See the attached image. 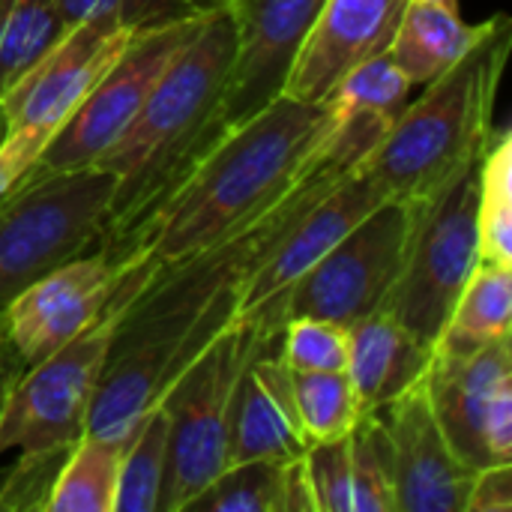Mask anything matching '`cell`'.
<instances>
[{"instance_id": "6da1fadb", "label": "cell", "mask_w": 512, "mask_h": 512, "mask_svg": "<svg viewBox=\"0 0 512 512\" xmlns=\"http://www.w3.org/2000/svg\"><path fill=\"white\" fill-rule=\"evenodd\" d=\"M390 120L339 117L333 135L303 177L261 216L222 240L147 276L117 315L108 357L93 393L87 432L132 435L171 381L231 321L255 270L273 255L297 219L375 150Z\"/></svg>"}, {"instance_id": "7a4b0ae2", "label": "cell", "mask_w": 512, "mask_h": 512, "mask_svg": "<svg viewBox=\"0 0 512 512\" xmlns=\"http://www.w3.org/2000/svg\"><path fill=\"white\" fill-rule=\"evenodd\" d=\"M339 114L279 93L201 156L189 177L135 228L117 261L150 273L174 264L273 207L312 165Z\"/></svg>"}, {"instance_id": "3957f363", "label": "cell", "mask_w": 512, "mask_h": 512, "mask_svg": "<svg viewBox=\"0 0 512 512\" xmlns=\"http://www.w3.org/2000/svg\"><path fill=\"white\" fill-rule=\"evenodd\" d=\"M234 60L237 24L231 9L216 3L171 57L129 129L96 162L114 177L105 234L96 243L114 261L135 228L228 132L222 102Z\"/></svg>"}, {"instance_id": "277c9868", "label": "cell", "mask_w": 512, "mask_h": 512, "mask_svg": "<svg viewBox=\"0 0 512 512\" xmlns=\"http://www.w3.org/2000/svg\"><path fill=\"white\" fill-rule=\"evenodd\" d=\"M510 45V15H495L486 36L387 126L363 159L387 198L423 204L483 159Z\"/></svg>"}, {"instance_id": "5b68a950", "label": "cell", "mask_w": 512, "mask_h": 512, "mask_svg": "<svg viewBox=\"0 0 512 512\" xmlns=\"http://www.w3.org/2000/svg\"><path fill=\"white\" fill-rule=\"evenodd\" d=\"M147 276L150 270L138 261H126L105 315L69 345L24 369L12 384L0 414V456L15 453V465L0 483V510H45V498L63 459L87 432L117 315Z\"/></svg>"}, {"instance_id": "8992f818", "label": "cell", "mask_w": 512, "mask_h": 512, "mask_svg": "<svg viewBox=\"0 0 512 512\" xmlns=\"http://www.w3.org/2000/svg\"><path fill=\"white\" fill-rule=\"evenodd\" d=\"M114 177L96 165L33 174L0 201V312L105 234Z\"/></svg>"}, {"instance_id": "52a82bcc", "label": "cell", "mask_w": 512, "mask_h": 512, "mask_svg": "<svg viewBox=\"0 0 512 512\" xmlns=\"http://www.w3.org/2000/svg\"><path fill=\"white\" fill-rule=\"evenodd\" d=\"M417 207L387 198L363 216L330 252H324L264 318H243L258 327H285L291 318H324L351 327L384 309L408 258Z\"/></svg>"}, {"instance_id": "ba28073f", "label": "cell", "mask_w": 512, "mask_h": 512, "mask_svg": "<svg viewBox=\"0 0 512 512\" xmlns=\"http://www.w3.org/2000/svg\"><path fill=\"white\" fill-rule=\"evenodd\" d=\"M258 330L231 321L162 393L168 414V468L159 512H186L189 501L228 465V405Z\"/></svg>"}, {"instance_id": "9c48e42d", "label": "cell", "mask_w": 512, "mask_h": 512, "mask_svg": "<svg viewBox=\"0 0 512 512\" xmlns=\"http://www.w3.org/2000/svg\"><path fill=\"white\" fill-rule=\"evenodd\" d=\"M477 168L459 174L450 186L417 207L402 276L387 300V312L435 348L450 312L480 264L477 237Z\"/></svg>"}, {"instance_id": "30bf717a", "label": "cell", "mask_w": 512, "mask_h": 512, "mask_svg": "<svg viewBox=\"0 0 512 512\" xmlns=\"http://www.w3.org/2000/svg\"><path fill=\"white\" fill-rule=\"evenodd\" d=\"M204 12L138 33L114 60V66L96 81V87L78 102V108L60 123V129L45 141L33 174L96 165L102 153L129 129V123L147 102L153 84L171 63V57L183 48V42L192 36Z\"/></svg>"}, {"instance_id": "8fae6325", "label": "cell", "mask_w": 512, "mask_h": 512, "mask_svg": "<svg viewBox=\"0 0 512 512\" xmlns=\"http://www.w3.org/2000/svg\"><path fill=\"white\" fill-rule=\"evenodd\" d=\"M423 384L444 438L471 471L512 462V336L468 354L435 351Z\"/></svg>"}, {"instance_id": "7c38bea8", "label": "cell", "mask_w": 512, "mask_h": 512, "mask_svg": "<svg viewBox=\"0 0 512 512\" xmlns=\"http://www.w3.org/2000/svg\"><path fill=\"white\" fill-rule=\"evenodd\" d=\"M363 417L378 441L396 512H465L474 471L444 438L423 381Z\"/></svg>"}, {"instance_id": "4fadbf2b", "label": "cell", "mask_w": 512, "mask_h": 512, "mask_svg": "<svg viewBox=\"0 0 512 512\" xmlns=\"http://www.w3.org/2000/svg\"><path fill=\"white\" fill-rule=\"evenodd\" d=\"M126 261H114L105 249L81 252L33 285H27L3 312V333L24 369L42 363L87 327H93L114 300Z\"/></svg>"}, {"instance_id": "5bb4252c", "label": "cell", "mask_w": 512, "mask_h": 512, "mask_svg": "<svg viewBox=\"0 0 512 512\" xmlns=\"http://www.w3.org/2000/svg\"><path fill=\"white\" fill-rule=\"evenodd\" d=\"M252 324V321H249ZM228 405V465L249 459L288 462L306 453L291 369L282 357V327H258Z\"/></svg>"}, {"instance_id": "9a60e30c", "label": "cell", "mask_w": 512, "mask_h": 512, "mask_svg": "<svg viewBox=\"0 0 512 512\" xmlns=\"http://www.w3.org/2000/svg\"><path fill=\"white\" fill-rule=\"evenodd\" d=\"M237 24V60L222 102L225 129L273 102L324 0H222Z\"/></svg>"}, {"instance_id": "2e32d148", "label": "cell", "mask_w": 512, "mask_h": 512, "mask_svg": "<svg viewBox=\"0 0 512 512\" xmlns=\"http://www.w3.org/2000/svg\"><path fill=\"white\" fill-rule=\"evenodd\" d=\"M408 3L411 0H324L291 60L282 93L324 105L357 63L390 51Z\"/></svg>"}, {"instance_id": "e0dca14e", "label": "cell", "mask_w": 512, "mask_h": 512, "mask_svg": "<svg viewBox=\"0 0 512 512\" xmlns=\"http://www.w3.org/2000/svg\"><path fill=\"white\" fill-rule=\"evenodd\" d=\"M135 36L138 33L102 24L72 27L15 87L3 93L0 108L6 126L54 135Z\"/></svg>"}, {"instance_id": "ac0fdd59", "label": "cell", "mask_w": 512, "mask_h": 512, "mask_svg": "<svg viewBox=\"0 0 512 512\" xmlns=\"http://www.w3.org/2000/svg\"><path fill=\"white\" fill-rule=\"evenodd\" d=\"M381 201H387V195L363 165L327 189L255 270L243 291L237 318H264L294 285V279L303 276L324 252H330Z\"/></svg>"}, {"instance_id": "d6986e66", "label": "cell", "mask_w": 512, "mask_h": 512, "mask_svg": "<svg viewBox=\"0 0 512 512\" xmlns=\"http://www.w3.org/2000/svg\"><path fill=\"white\" fill-rule=\"evenodd\" d=\"M432 357L435 348L408 333L387 309H378L369 318L351 324L345 372L357 390L363 414L417 387L426 378Z\"/></svg>"}, {"instance_id": "ffe728a7", "label": "cell", "mask_w": 512, "mask_h": 512, "mask_svg": "<svg viewBox=\"0 0 512 512\" xmlns=\"http://www.w3.org/2000/svg\"><path fill=\"white\" fill-rule=\"evenodd\" d=\"M303 459L318 512H396L393 486L366 417L342 438L309 444Z\"/></svg>"}, {"instance_id": "44dd1931", "label": "cell", "mask_w": 512, "mask_h": 512, "mask_svg": "<svg viewBox=\"0 0 512 512\" xmlns=\"http://www.w3.org/2000/svg\"><path fill=\"white\" fill-rule=\"evenodd\" d=\"M489 21L468 24L459 6L435 0H411L390 45V57L414 87H426L453 69L489 30Z\"/></svg>"}, {"instance_id": "7402d4cb", "label": "cell", "mask_w": 512, "mask_h": 512, "mask_svg": "<svg viewBox=\"0 0 512 512\" xmlns=\"http://www.w3.org/2000/svg\"><path fill=\"white\" fill-rule=\"evenodd\" d=\"M507 336H512V264L480 258L435 351L468 354Z\"/></svg>"}, {"instance_id": "603a6c76", "label": "cell", "mask_w": 512, "mask_h": 512, "mask_svg": "<svg viewBox=\"0 0 512 512\" xmlns=\"http://www.w3.org/2000/svg\"><path fill=\"white\" fill-rule=\"evenodd\" d=\"M129 438L84 432L63 459L42 512H114L120 459Z\"/></svg>"}, {"instance_id": "cb8c5ba5", "label": "cell", "mask_w": 512, "mask_h": 512, "mask_svg": "<svg viewBox=\"0 0 512 512\" xmlns=\"http://www.w3.org/2000/svg\"><path fill=\"white\" fill-rule=\"evenodd\" d=\"M66 33L57 0H0V99Z\"/></svg>"}, {"instance_id": "d4e9b609", "label": "cell", "mask_w": 512, "mask_h": 512, "mask_svg": "<svg viewBox=\"0 0 512 512\" xmlns=\"http://www.w3.org/2000/svg\"><path fill=\"white\" fill-rule=\"evenodd\" d=\"M168 468V414L156 402L135 426L123 459L114 512H159Z\"/></svg>"}, {"instance_id": "484cf974", "label": "cell", "mask_w": 512, "mask_h": 512, "mask_svg": "<svg viewBox=\"0 0 512 512\" xmlns=\"http://www.w3.org/2000/svg\"><path fill=\"white\" fill-rule=\"evenodd\" d=\"M480 258L512 264V132L498 129L477 168Z\"/></svg>"}, {"instance_id": "4316f807", "label": "cell", "mask_w": 512, "mask_h": 512, "mask_svg": "<svg viewBox=\"0 0 512 512\" xmlns=\"http://www.w3.org/2000/svg\"><path fill=\"white\" fill-rule=\"evenodd\" d=\"M291 381L309 444L342 438L360 423L363 405L348 372H291Z\"/></svg>"}, {"instance_id": "83f0119b", "label": "cell", "mask_w": 512, "mask_h": 512, "mask_svg": "<svg viewBox=\"0 0 512 512\" xmlns=\"http://www.w3.org/2000/svg\"><path fill=\"white\" fill-rule=\"evenodd\" d=\"M285 462L249 459L225 465L192 501L186 512H282Z\"/></svg>"}, {"instance_id": "f1b7e54d", "label": "cell", "mask_w": 512, "mask_h": 512, "mask_svg": "<svg viewBox=\"0 0 512 512\" xmlns=\"http://www.w3.org/2000/svg\"><path fill=\"white\" fill-rule=\"evenodd\" d=\"M414 84L408 75L396 66L390 51L375 54L363 63H357L330 93L324 105H330L339 117L348 114H375L384 120H396L405 105L411 102Z\"/></svg>"}, {"instance_id": "f546056e", "label": "cell", "mask_w": 512, "mask_h": 512, "mask_svg": "<svg viewBox=\"0 0 512 512\" xmlns=\"http://www.w3.org/2000/svg\"><path fill=\"white\" fill-rule=\"evenodd\" d=\"M57 9L69 30L78 24H102L129 33L156 30L204 12L183 0H57Z\"/></svg>"}, {"instance_id": "4dcf8cb0", "label": "cell", "mask_w": 512, "mask_h": 512, "mask_svg": "<svg viewBox=\"0 0 512 512\" xmlns=\"http://www.w3.org/2000/svg\"><path fill=\"white\" fill-rule=\"evenodd\" d=\"M282 357L291 372H345L348 327L324 318H291L282 327Z\"/></svg>"}, {"instance_id": "1f68e13d", "label": "cell", "mask_w": 512, "mask_h": 512, "mask_svg": "<svg viewBox=\"0 0 512 512\" xmlns=\"http://www.w3.org/2000/svg\"><path fill=\"white\" fill-rule=\"evenodd\" d=\"M48 138L51 135L39 132V129H9L6 132V138L0 141V201L30 177Z\"/></svg>"}, {"instance_id": "d6a6232c", "label": "cell", "mask_w": 512, "mask_h": 512, "mask_svg": "<svg viewBox=\"0 0 512 512\" xmlns=\"http://www.w3.org/2000/svg\"><path fill=\"white\" fill-rule=\"evenodd\" d=\"M512 510V462L489 465L474 471L465 512H510Z\"/></svg>"}, {"instance_id": "836d02e7", "label": "cell", "mask_w": 512, "mask_h": 512, "mask_svg": "<svg viewBox=\"0 0 512 512\" xmlns=\"http://www.w3.org/2000/svg\"><path fill=\"white\" fill-rule=\"evenodd\" d=\"M282 512H318L312 480L306 459H288L285 462V477H282Z\"/></svg>"}, {"instance_id": "e575fe53", "label": "cell", "mask_w": 512, "mask_h": 512, "mask_svg": "<svg viewBox=\"0 0 512 512\" xmlns=\"http://www.w3.org/2000/svg\"><path fill=\"white\" fill-rule=\"evenodd\" d=\"M24 372L21 360L15 357L6 333H3V324H0V414H3V405H6V396L12 390V384L18 381V375Z\"/></svg>"}, {"instance_id": "d590c367", "label": "cell", "mask_w": 512, "mask_h": 512, "mask_svg": "<svg viewBox=\"0 0 512 512\" xmlns=\"http://www.w3.org/2000/svg\"><path fill=\"white\" fill-rule=\"evenodd\" d=\"M183 3L198 6V9H207V6H216V3H222V0H183Z\"/></svg>"}, {"instance_id": "8d00e7d4", "label": "cell", "mask_w": 512, "mask_h": 512, "mask_svg": "<svg viewBox=\"0 0 512 512\" xmlns=\"http://www.w3.org/2000/svg\"><path fill=\"white\" fill-rule=\"evenodd\" d=\"M6 132H9V126H6V117H3V108H0V141L6 138Z\"/></svg>"}, {"instance_id": "74e56055", "label": "cell", "mask_w": 512, "mask_h": 512, "mask_svg": "<svg viewBox=\"0 0 512 512\" xmlns=\"http://www.w3.org/2000/svg\"><path fill=\"white\" fill-rule=\"evenodd\" d=\"M435 3H450V6H459V0H435Z\"/></svg>"}]
</instances>
